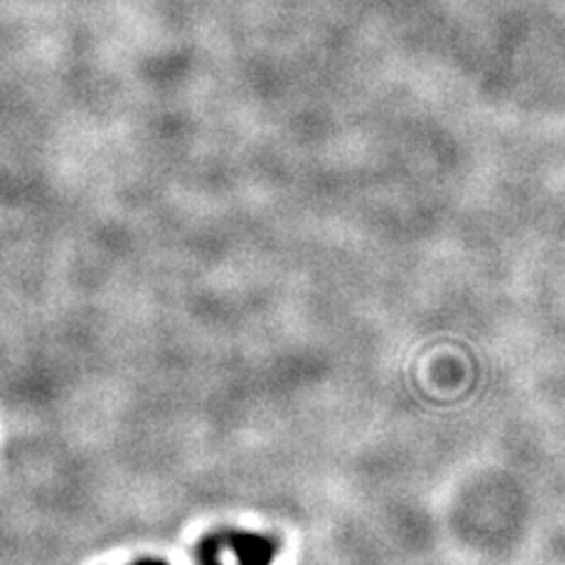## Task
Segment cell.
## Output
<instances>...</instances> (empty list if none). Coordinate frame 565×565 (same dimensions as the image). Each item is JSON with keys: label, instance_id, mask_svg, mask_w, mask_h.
Masks as SVG:
<instances>
[{"label": "cell", "instance_id": "cell-1", "mask_svg": "<svg viewBox=\"0 0 565 565\" xmlns=\"http://www.w3.org/2000/svg\"><path fill=\"white\" fill-rule=\"evenodd\" d=\"M222 537L238 565H271L276 556V542L269 537L253 533H222Z\"/></svg>", "mask_w": 565, "mask_h": 565}, {"label": "cell", "instance_id": "cell-2", "mask_svg": "<svg viewBox=\"0 0 565 565\" xmlns=\"http://www.w3.org/2000/svg\"><path fill=\"white\" fill-rule=\"evenodd\" d=\"M132 565H168V563L166 561H156V558H141V561H137Z\"/></svg>", "mask_w": 565, "mask_h": 565}]
</instances>
